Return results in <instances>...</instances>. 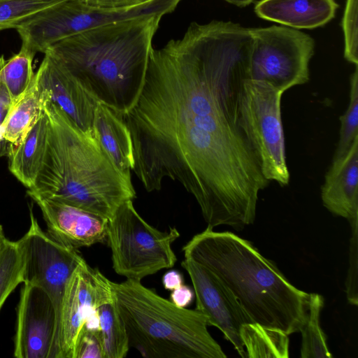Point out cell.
Segmentation results:
<instances>
[{"mask_svg": "<svg viewBox=\"0 0 358 358\" xmlns=\"http://www.w3.org/2000/svg\"><path fill=\"white\" fill-rule=\"evenodd\" d=\"M252 41L238 23L192 22L180 38L152 49L141 94L122 116L145 189L178 182L212 229L253 224L269 183L238 123Z\"/></svg>", "mask_w": 358, "mask_h": 358, "instance_id": "6da1fadb", "label": "cell"}, {"mask_svg": "<svg viewBox=\"0 0 358 358\" xmlns=\"http://www.w3.org/2000/svg\"><path fill=\"white\" fill-rule=\"evenodd\" d=\"M182 251L185 259L218 279L252 322L287 335L300 331L308 316L310 294L294 286L250 242L207 227Z\"/></svg>", "mask_w": 358, "mask_h": 358, "instance_id": "7a4b0ae2", "label": "cell"}, {"mask_svg": "<svg viewBox=\"0 0 358 358\" xmlns=\"http://www.w3.org/2000/svg\"><path fill=\"white\" fill-rule=\"evenodd\" d=\"M162 17L145 15L99 26L48 49L99 103L123 116L141 94Z\"/></svg>", "mask_w": 358, "mask_h": 358, "instance_id": "3957f363", "label": "cell"}, {"mask_svg": "<svg viewBox=\"0 0 358 358\" xmlns=\"http://www.w3.org/2000/svg\"><path fill=\"white\" fill-rule=\"evenodd\" d=\"M43 109L49 120L48 148L28 191L109 220L122 204L136 198L131 176L120 171L93 134L56 105L43 99Z\"/></svg>", "mask_w": 358, "mask_h": 358, "instance_id": "277c9868", "label": "cell"}, {"mask_svg": "<svg viewBox=\"0 0 358 358\" xmlns=\"http://www.w3.org/2000/svg\"><path fill=\"white\" fill-rule=\"evenodd\" d=\"M130 348L148 358H226L207 317L176 306L141 281H110Z\"/></svg>", "mask_w": 358, "mask_h": 358, "instance_id": "5b68a950", "label": "cell"}, {"mask_svg": "<svg viewBox=\"0 0 358 358\" xmlns=\"http://www.w3.org/2000/svg\"><path fill=\"white\" fill-rule=\"evenodd\" d=\"M179 236L176 227L162 231L151 226L136 211L133 200L127 201L108 220L106 241L113 268L126 279L139 281L171 268L177 261L172 243Z\"/></svg>", "mask_w": 358, "mask_h": 358, "instance_id": "8992f818", "label": "cell"}, {"mask_svg": "<svg viewBox=\"0 0 358 358\" xmlns=\"http://www.w3.org/2000/svg\"><path fill=\"white\" fill-rule=\"evenodd\" d=\"M282 94L266 83L245 79L239 100L238 123L264 178L285 186L290 176L281 116Z\"/></svg>", "mask_w": 358, "mask_h": 358, "instance_id": "52a82bcc", "label": "cell"}, {"mask_svg": "<svg viewBox=\"0 0 358 358\" xmlns=\"http://www.w3.org/2000/svg\"><path fill=\"white\" fill-rule=\"evenodd\" d=\"M182 0H150L126 8H101L66 0L35 15L17 31L22 47L43 52L55 43L83 31L140 16L172 13Z\"/></svg>", "mask_w": 358, "mask_h": 358, "instance_id": "ba28073f", "label": "cell"}, {"mask_svg": "<svg viewBox=\"0 0 358 358\" xmlns=\"http://www.w3.org/2000/svg\"><path fill=\"white\" fill-rule=\"evenodd\" d=\"M250 29L249 79L266 83L282 93L308 82L315 45L310 35L285 26Z\"/></svg>", "mask_w": 358, "mask_h": 358, "instance_id": "9c48e42d", "label": "cell"}, {"mask_svg": "<svg viewBox=\"0 0 358 358\" xmlns=\"http://www.w3.org/2000/svg\"><path fill=\"white\" fill-rule=\"evenodd\" d=\"M24 259V282L36 285L48 295L54 306L56 327L50 358H55L62 301L66 285L85 259L78 250L66 246L40 227L30 208V227L17 241Z\"/></svg>", "mask_w": 358, "mask_h": 358, "instance_id": "30bf717a", "label": "cell"}, {"mask_svg": "<svg viewBox=\"0 0 358 358\" xmlns=\"http://www.w3.org/2000/svg\"><path fill=\"white\" fill-rule=\"evenodd\" d=\"M113 294L110 280L83 262L70 276L59 316L55 358H76L85 327L99 329L97 307Z\"/></svg>", "mask_w": 358, "mask_h": 358, "instance_id": "8fae6325", "label": "cell"}, {"mask_svg": "<svg viewBox=\"0 0 358 358\" xmlns=\"http://www.w3.org/2000/svg\"><path fill=\"white\" fill-rule=\"evenodd\" d=\"M181 266L191 279L196 296V308L208 318V325L219 329L242 357H247L240 330L252 322L231 292L208 270L185 259Z\"/></svg>", "mask_w": 358, "mask_h": 358, "instance_id": "7c38bea8", "label": "cell"}, {"mask_svg": "<svg viewBox=\"0 0 358 358\" xmlns=\"http://www.w3.org/2000/svg\"><path fill=\"white\" fill-rule=\"evenodd\" d=\"M44 54L35 73V80L43 99L59 108L83 131L94 135L98 101L49 49Z\"/></svg>", "mask_w": 358, "mask_h": 358, "instance_id": "4fadbf2b", "label": "cell"}, {"mask_svg": "<svg viewBox=\"0 0 358 358\" xmlns=\"http://www.w3.org/2000/svg\"><path fill=\"white\" fill-rule=\"evenodd\" d=\"M55 327V312L47 293L24 282L17 306L14 357L50 358Z\"/></svg>", "mask_w": 358, "mask_h": 358, "instance_id": "5bb4252c", "label": "cell"}, {"mask_svg": "<svg viewBox=\"0 0 358 358\" xmlns=\"http://www.w3.org/2000/svg\"><path fill=\"white\" fill-rule=\"evenodd\" d=\"M27 192L41 210L47 233L57 242L78 250L106 241L108 218L29 191Z\"/></svg>", "mask_w": 358, "mask_h": 358, "instance_id": "9a60e30c", "label": "cell"}, {"mask_svg": "<svg viewBox=\"0 0 358 358\" xmlns=\"http://www.w3.org/2000/svg\"><path fill=\"white\" fill-rule=\"evenodd\" d=\"M324 206L332 214L358 220V137L343 157L333 159L321 188Z\"/></svg>", "mask_w": 358, "mask_h": 358, "instance_id": "2e32d148", "label": "cell"}, {"mask_svg": "<svg viewBox=\"0 0 358 358\" xmlns=\"http://www.w3.org/2000/svg\"><path fill=\"white\" fill-rule=\"evenodd\" d=\"M335 0H259L254 11L260 18L295 29H313L329 22L336 13Z\"/></svg>", "mask_w": 358, "mask_h": 358, "instance_id": "e0dca14e", "label": "cell"}, {"mask_svg": "<svg viewBox=\"0 0 358 358\" xmlns=\"http://www.w3.org/2000/svg\"><path fill=\"white\" fill-rule=\"evenodd\" d=\"M93 132L115 165L131 176L134 166L129 130L122 115L99 103L94 113Z\"/></svg>", "mask_w": 358, "mask_h": 358, "instance_id": "ac0fdd59", "label": "cell"}, {"mask_svg": "<svg viewBox=\"0 0 358 358\" xmlns=\"http://www.w3.org/2000/svg\"><path fill=\"white\" fill-rule=\"evenodd\" d=\"M49 120L44 109L17 148L8 156L9 169L29 189L42 168L48 142Z\"/></svg>", "mask_w": 358, "mask_h": 358, "instance_id": "d6986e66", "label": "cell"}, {"mask_svg": "<svg viewBox=\"0 0 358 358\" xmlns=\"http://www.w3.org/2000/svg\"><path fill=\"white\" fill-rule=\"evenodd\" d=\"M43 109V99L34 76L29 89L14 102L6 120L3 131V144L7 155L20 144L38 120Z\"/></svg>", "mask_w": 358, "mask_h": 358, "instance_id": "ffe728a7", "label": "cell"}, {"mask_svg": "<svg viewBox=\"0 0 358 358\" xmlns=\"http://www.w3.org/2000/svg\"><path fill=\"white\" fill-rule=\"evenodd\" d=\"M240 336L247 357H289V335L282 331L250 322L241 326Z\"/></svg>", "mask_w": 358, "mask_h": 358, "instance_id": "44dd1931", "label": "cell"}, {"mask_svg": "<svg viewBox=\"0 0 358 358\" xmlns=\"http://www.w3.org/2000/svg\"><path fill=\"white\" fill-rule=\"evenodd\" d=\"M97 314L103 358L125 357L130 347L114 292L111 296L98 306Z\"/></svg>", "mask_w": 358, "mask_h": 358, "instance_id": "7402d4cb", "label": "cell"}, {"mask_svg": "<svg viewBox=\"0 0 358 358\" xmlns=\"http://www.w3.org/2000/svg\"><path fill=\"white\" fill-rule=\"evenodd\" d=\"M324 306L322 295L310 293L308 313L299 332L302 335L301 358H331L327 338L320 324V316Z\"/></svg>", "mask_w": 358, "mask_h": 358, "instance_id": "603a6c76", "label": "cell"}, {"mask_svg": "<svg viewBox=\"0 0 358 358\" xmlns=\"http://www.w3.org/2000/svg\"><path fill=\"white\" fill-rule=\"evenodd\" d=\"M34 53L20 48L19 52L9 59H3L1 76L14 102L27 92L34 81Z\"/></svg>", "mask_w": 358, "mask_h": 358, "instance_id": "cb8c5ba5", "label": "cell"}, {"mask_svg": "<svg viewBox=\"0 0 358 358\" xmlns=\"http://www.w3.org/2000/svg\"><path fill=\"white\" fill-rule=\"evenodd\" d=\"M24 281V259L17 241L6 238L0 249V310L15 287Z\"/></svg>", "mask_w": 358, "mask_h": 358, "instance_id": "d4e9b609", "label": "cell"}, {"mask_svg": "<svg viewBox=\"0 0 358 358\" xmlns=\"http://www.w3.org/2000/svg\"><path fill=\"white\" fill-rule=\"evenodd\" d=\"M66 0H0V31L17 29L38 13Z\"/></svg>", "mask_w": 358, "mask_h": 358, "instance_id": "484cf974", "label": "cell"}, {"mask_svg": "<svg viewBox=\"0 0 358 358\" xmlns=\"http://www.w3.org/2000/svg\"><path fill=\"white\" fill-rule=\"evenodd\" d=\"M350 101L345 113L340 117L339 139L333 159L343 157L358 137V69L350 76Z\"/></svg>", "mask_w": 358, "mask_h": 358, "instance_id": "4316f807", "label": "cell"}, {"mask_svg": "<svg viewBox=\"0 0 358 358\" xmlns=\"http://www.w3.org/2000/svg\"><path fill=\"white\" fill-rule=\"evenodd\" d=\"M344 34V57L358 64V0H346L342 19Z\"/></svg>", "mask_w": 358, "mask_h": 358, "instance_id": "83f0119b", "label": "cell"}, {"mask_svg": "<svg viewBox=\"0 0 358 358\" xmlns=\"http://www.w3.org/2000/svg\"><path fill=\"white\" fill-rule=\"evenodd\" d=\"M350 223L352 228V237L350 244L349 267L345 287L348 302L352 305L357 306L358 220Z\"/></svg>", "mask_w": 358, "mask_h": 358, "instance_id": "f1b7e54d", "label": "cell"}, {"mask_svg": "<svg viewBox=\"0 0 358 358\" xmlns=\"http://www.w3.org/2000/svg\"><path fill=\"white\" fill-rule=\"evenodd\" d=\"M76 358H103L99 329H84L78 345Z\"/></svg>", "mask_w": 358, "mask_h": 358, "instance_id": "f546056e", "label": "cell"}, {"mask_svg": "<svg viewBox=\"0 0 358 358\" xmlns=\"http://www.w3.org/2000/svg\"><path fill=\"white\" fill-rule=\"evenodd\" d=\"M4 56L0 57V155L4 153L3 144V127L14 103L1 76V64Z\"/></svg>", "mask_w": 358, "mask_h": 358, "instance_id": "4dcf8cb0", "label": "cell"}, {"mask_svg": "<svg viewBox=\"0 0 358 358\" xmlns=\"http://www.w3.org/2000/svg\"><path fill=\"white\" fill-rule=\"evenodd\" d=\"M83 3L96 8H126L134 7L150 0H80Z\"/></svg>", "mask_w": 358, "mask_h": 358, "instance_id": "1f68e13d", "label": "cell"}, {"mask_svg": "<svg viewBox=\"0 0 358 358\" xmlns=\"http://www.w3.org/2000/svg\"><path fill=\"white\" fill-rule=\"evenodd\" d=\"M171 301L180 308H186L194 299V292L185 285L172 290L170 296Z\"/></svg>", "mask_w": 358, "mask_h": 358, "instance_id": "d6a6232c", "label": "cell"}, {"mask_svg": "<svg viewBox=\"0 0 358 358\" xmlns=\"http://www.w3.org/2000/svg\"><path fill=\"white\" fill-rule=\"evenodd\" d=\"M162 284L166 289H176L183 285L182 275L178 271H169L162 277Z\"/></svg>", "mask_w": 358, "mask_h": 358, "instance_id": "836d02e7", "label": "cell"}, {"mask_svg": "<svg viewBox=\"0 0 358 358\" xmlns=\"http://www.w3.org/2000/svg\"><path fill=\"white\" fill-rule=\"evenodd\" d=\"M227 1L229 3L233 4L234 6H238V7H245L247 6H249L255 0H224Z\"/></svg>", "mask_w": 358, "mask_h": 358, "instance_id": "e575fe53", "label": "cell"}, {"mask_svg": "<svg viewBox=\"0 0 358 358\" xmlns=\"http://www.w3.org/2000/svg\"><path fill=\"white\" fill-rule=\"evenodd\" d=\"M2 226L0 224V249L6 239Z\"/></svg>", "mask_w": 358, "mask_h": 358, "instance_id": "d590c367", "label": "cell"}]
</instances>
